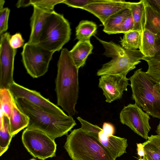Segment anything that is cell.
Segmentation results:
<instances>
[{
	"label": "cell",
	"mask_w": 160,
	"mask_h": 160,
	"mask_svg": "<svg viewBox=\"0 0 160 160\" xmlns=\"http://www.w3.org/2000/svg\"><path fill=\"white\" fill-rule=\"evenodd\" d=\"M9 118L11 134L13 137L20 131L27 127L29 124L28 117L19 109L15 99L13 103L11 112Z\"/></svg>",
	"instance_id": "17"
},
{
	"label": "cell",
	"mask_w": 160,
	"mask_h": 160,
	"mask_svg": "<svg viewBox=\"0 0 160 160\" xmlns=\"http://www.w3.org/2000/svg\"><path fill=\"white\" fill-rule=\"evenodd\" d=\"M54 53L37 44L25 43L21 54L27 72L33 78L44 75L48 70Z\"/></svg>",
	"instance_id": "7"
},
{
	"label": "cell",
	"mask_w": 160,
	"mask_h": 160,
	"mask_svg": "<svg viewBox=\"0 0 160 160\" xmlns=\"http://www.w3.org/2000/svg\"><path fill=\"white\" fill-rule=\"evenodd\" d=\"M106 0H64L62 2L68 6L83 9L88 5L104 2Z\"/></svg>",
	"instance_id": "28"
},
{
	"label": "cell",
	"mask_w": 160,
	"mask_h": 160,
	"mask_svg": "<svg viewBox=\"0 0 160 160\" xmlns=\"http://www.w3.org/2000/svg\"><path fill=\"white\" fill-rule=\"evenodd\" d=\"M142 33L138 31H131L124 34L120 41L122 46L129 50L140 49L141 44Z\"/></svg>",
	"instance_id": "23"
},
{
	"label": "cell",
	"mask_w": 160,
	"mask_h": 160,
	"mask_svg": "<svg viewBox=\"0 0 160 160\" xmlns=\"http://www.w3.org/2000/svg\"><path fill=\"white\" fill-rule=\"evenodd\" d=\"M151 145L160 154V135H152L146 141Z\"/></svg>",
	"instance_id": "33"
},
{
	"label": "cell",
	"mask_w": 160,
	"mask_h": 160,
	"mask_svg": "<svg viewBox=\"0 0 160 160\" xmlns=\"http://www.w3.org/2000/svg\"><path fill=\"white\" fill-rule=\"evenodd\" d=\"M155 132L157 134L160 135V121L159 122L158 125L157 126Z\"/></svg>",
	"instance_id": "39"
},
{
	"label": "cell",
	"mask_w": 160,
	"mask_h": 160,
	"mask_svg": "<svg viewBox=\"0 0 160 160\" xmlns=\"http://www.w3.org/2000/svg\"><path fill=\"white\" fill-rule=\"evenodd\" d=\"M71 29L63 16L53 11L48 17L37 44L54 53L70 40Z\"/></svg>",
	"instance_id": "6"
},
{
	"label": "cell",
	"mask_w": 160,
	"mask_h": 160,
	"mask_svg": "<svg viewBox=\"0 0 160 160\" xmlns=\"http://www.w3.org/2000/svg\"><path fill=\"white\" fill-rule=\"evenodd\" d=\"M9 90L14 98H24L33 104L49 112L64 114L65 112L49 99L36 91L30 90L14 82Z\"/></svg>",
	"instance_id": "11"
},
{
	"label": "cell",
	"mask_w": 160,
	"mask_h": 160,
	"mask_svg": "<svg viewBox=\"0 0 160 160\" xmlns=\"http://www.w3.org/2000/svg\"><path fill=\"white\" fill-rule=\"evenodd\" d=\"M17 105L28 118L27 128L44 132L54 140L67 135L77 124L72 116L46 111L24 98H15Z\"/></svg>",
	"instance_id": "2"
},
{
	"label": "cell",
	"mask_w": 160,
	"mask_h": 160,
	"mask_svg": "<svg viewBox=\"0 0 160 160\" xmlns=\"http://www.w3.org/2000/svg\"><path fill=\"white\" fill-rule=\"evenodd\" d=\"M22 140L27 151L34 158L45 160L56 156L54 140L41 131L27 128L22 132Z\"/></svg>",
	"instance_id": "8"
},
{
	"label": "cell",
	"mask_w": 160,
	"mask_h": 160,
	"mask_svg": "<svg viewBox=\"0 0 160 160\" xmlns=\"http://www.w3.org/2000/svg\"><path fill=\"white\" fill-rule=\"evenodd\" d=\"M128 78L121 75H105L99 78L98 87L101 88L108 103L121 99L127 91Z\"/></svg>",
	"instance_id": "12"
},
{
	"label": "cell",
	"mask_w": 160,
	"mask_h": 160,
	"mask_svg": "<svg viewBox=\"0 0 160 160\" xmlns=\"http://www.w3.org/2000/svg\"><path fill=\"white\" fill-rule=\"evenodd\" d=\"M137 160H148L145 155L143 157L139 158Z\"/></svg>",
	"instance_id": "41"
},
{
	"label": "cell",
	"mask_w": 160,
	"mask_h": 160,
	"mask_svg": "<svg viewBox=\"0 0 160 160\" xmlns=\"http://www.w3.org/2000/svg\"></svg>",
	"instance_id": "44"
},
{
	"label": "cell",
	"mask_w": 160,
	"mask_h": 160,
	"mask_svg": "<svg viewBox=\"0 0 160 160\" xmlns=\"http://www.w3.org/2000/svg\"><path fill=\"white\" fill-rule=\"evenodd\" d=\"M97 29V25L93 22L82 20L76 28V38L78 41H90V38L96 33Z\"/></svg>",
	"instance_id": "22"
},
{
	"label": "cell",
	"mask_w": 160,
	"mask_h": 160,
	"mask_svg": "<svg viewBox=\"0 0 160 160\" xmlns=\"http://www.w3.org/2000/svg\"><path fill=\"white\" fill-rule=\"evenodd\" d=\"M5 2V1L4 0H0V10L3 9V6Z\"/></svg>",
	"instance_id": "40"
},
{
	"label": "cell",
	"mask_w": 160,
	"mask_h": 160,
	"mask_svg": "<svg viewBox=\"0 0 160 160\" xmlns=\"http://www.w3.org/2000/svg\"><path fill=\"white\" fill-rule=\"evenodd\" d=\"M29 160H37L35 158H33L30 159Z\"/></svg>",
	"instance_id": "43"
},
{
	"label": "cell",
	"mask_w": 160,
	"mask_h": 160,
	"mask_svg": "<svg viewBox=\"0 0 160 160\" xmlns=\"http://www.w3.org/2000/svg\"><path fill=\"white\" fill-rule=\"evenodd\" d=\"M64 0H31L32 5L35 6L42 9L53 11L57 4L62 3Z\"/></svg>",
	"instance_id": "27"
},
{
	"label": "cell",
	"mask_w": 160,
	"mask_h": 160,
	"mask_svg": "<svg viewBox=\"0 0 160 160\" xmlns=\"http://www.w3.org/2000/svg\"><path fill=\"white\" fill-rule=\"evenodd\" d=\"M96 38L105 49L104 55L112 58L109 62L103 64L98 71V76L118 75L126 77L144 57L139 50L126 49L112 41L107 42Z\"/></svg>",
	"instance_id": "5"
},
{
	"label": "cell",
	"mask_w": 160,
	"mask_h": 160,
	"mask_svg": "<svg viewBox=\"0 0 160 160\" xmlns=\"http://www.w3.org/2000/svg\"><path fill=\"white\" fill-rule=\"evenodd\" d=\"M157 34L145 28L142 33L141 44L139 50L144 57L151 58L157 52L156 40Z\"/></svg>",
	"instance_id": "19"
},
{
	"label": "cell",
	"mask_w": 160,
	"mask_h": 160,
	"mask_svg": "<svg viewBox=\"0 0 160 160\" xmlns=\"http://www.w3.org/2000/svg\"><path fill=\"white\" fill-rule=\"evenodd\" d=\"M11 36L8 32H6L0 36V89H9L15 82L13 73L17 49L12 48L10 44Z\"/></svg>",
	"instance_id": "10"
},
{
	"label": "cell",
	"mask_w": 160,
	"mask_h": 160,
	"mask_svg": "<svg viewBox=\"0 0 160 160\" xmlns=\"http://www.w3.org/2000/svg\"><path fill=\"white\" fill-rule=\"evenodd\" d=\"M142 60L147 62L148 68L145 72L155 82L160 84V61L144 57Z\"/></svg>",
	"instance_id": "26"
},
{
	"label": "cell",
	"mask_w": 160,
	"mask_h": 160,
	"mask_svg": "<svg viewBox=\"0 0 160 160\" xmlns=\"http://www.w3.org/2000/svg\"><path fill=\"white\" fill-rule=\"evenodd\" d=\"M77 119L81 124V127L80 128L85 132L98 134V133L102 130V129L99 126L90 123L80 117H77Z\"/></svg>",
	"instance_id": "30"
},
{
	"label": "cell",
	"mask_w": 160,
	"mask_h": 160,
	"mask_svg": "<svg viewBox=\"0 0 160 160\" xmlns=\"http://www.w3.org/2000/svg\"><path fill=\"white\" fill-rule=\"evenodd\" d=\"M121 123L129 127L135 133L148 140L151 128L149 124V115L135 103L125 106L120 113Z\"/></svg>",
	"instance_id": "9"
},
{
	"label": "cell",
	"mask_w": 160,
	"mask_h": 160,
	"mask_svg": "<svg viewBox=\"0 0 160 160\" xmlns=\"http://www.w3.org/2000/svg\"><path fill=\"white\" fill-rule=\"evenodd\" d=\"M134 25V21L131 12L120 25L118 29L117 33L127 32L132 31Z\"/></svg>",
	"instance_id": "31"
},
{
	"label": "cell",
	"mask_w": 160,
	"mask_h": 160,
	"mask_svg": "<svg viewBox=\"0 0 160 160\" xmlns=\"http://www.w3.org/2000/svg\"><path fill=\"white\" fill-rule=\"evenodd\" d=\"M128 8L132 16L134 25L132 31H138L142 33L146 28V17L145 0L138 2H129Z\"/></svg>",
	"instance_id": "16"
},
{
	"label": "cell",
	"mask_w": 160,
	"mask_h": 160,
	"mask_svg": "<svg viewBox=\"0 0 160 160\" xmlns=\"http://www.w3.org/2000/svg\"><path fill=\"white\" fill-rule=\"evenodd\" d=\"M129 2L122 0H106L102 2L88 5L82 9L97 17L103 25L111 16L128 8Z\"/></svg>",
	"instance_id": "13"
},
{
	"label": "cell",
	"mask_w": 160,
	"mask_h": 160,
	"mask_svg": "<svg viewBox=\"0 0 160 160\" xmlns=\"http://www.w3.org/2000/svg\"><path fill=\"white\" fill-rule=\"evenodd\" d=\"M156 45L157 52L154 56L151 58V59L160 61V34L157 35L156 40Z\"/></svg>",
	"instance_id": "36"
},
{
	"label": "cell",
	"mask_w": 160,
	"mask_h": 160,
	"mask_svg": "<svg viewBox=\"0 0 160 160\" xmlns=\"http://www.w3.org/2000/svg\"><path fill=\"white\" fill-rule=\"evenodd\" d=\"M130 13V10L127 8L112 16L103 25V31L108 34H117L119 27Z\"/></svg>",
	"instance_id": "20"
},
{
	"label": "cell",
	"mask_w": 160,
	"mask_h": 160,
	"mask_svg": "<svg viewBox=\"0 0 160 160\" xmlns=\"http://www.w3.org/2000/svg\"><path fill=\"white\" fill-rule=\"evenodd\" d=\"M146 17V28L157 35L160 34V16L145 0Z\"/></svg>",
	"instance_id": "24"
},
{
	"label": "cell",
	"mask_w": 160,
	"mask_h": 160,
	"mask_svg": "<svg viewBox=\"0 0 160 160\" xmlns=\"http://www.w3.org/2000/svg\"><path fill=\"white\" fill-rule=\"evenodd\" d=\"M33 10L30 18L31 33L29 43L37 44L47 19L54 11L44 9L33 6Z\"/></svg>",
	"instance_id": "14"
},
{
	"label": "cell",
	"mask_w": 160,
	"mask_h": 160,
	"mask_svg": "<svg viewBox=\"0 0 160 160\" xmlns=\"http://www.w3.org/2000/svg\"><path fill=\"white\" fill-rule=\"evenodd\" d=\"M31 5H32L31 0H20L16 4L17 8L26 7Z\"/></svg>",
	"instance_id": "37"
},
{
	"label": "cell",
	"mask_w": 160,
	"mask_h": 160,
	"mask_svg": "<svg viewBox=\"0 0 160 160\" xmlns=\"http://www.w3.org/2000/svg\"><path fill=\"white\" fill-rule=\"evenodd\" d=\"M12 138L10 132L9 118L5 115L0 114V156H1L8 149Z\"/></svg>",
	"instance_id": "21"
},
{
	"label": "cell",
	"mask_w": 160,
	"mask_h": 160,
	"mask_svg": "<svg viewBox=\"0 0 160 160\" xmlns=\"http://www.w3.org/2000/svg\"><path fill=\"white\" fill-rule=\"evenodd\" d=\"M99 141L115 159L126 153L127 140L124 138L113 135L106 137L102 130L98 133Z\"/></svg>",
	"instance_id": "15"
},
{
	"label": "cell",
	"mask_w": 160,
	"mask_h": 160,
	"mask_svg": "<svg viewBox=\"0 0 160 160\" xmlns=\"http://www.w3.org/2000/svg\"><path fill=\"white\" fill-rule=\"evenodd\" d=\"M93 47L90 41H78L69 51L78 68L83 67L88 56L92 52Z\"/></svg>",
	"instance_id": "18"
},
{
	"label": "cell",
	"mask_w": 160,
	"mask_h": 160,
	"mask_svg": "<svg viewBox=\"0 0 160 160\" xmlns=\"http://www.w3.org/2000/svg\"><path fill=\"white\" fill-rule=\"evenodd\" d=\"M102 129L103 133L107 137L113 135L115 132L114 126L108 122L103 123Z\"/></svg>",
	"instance_id": "34"
},
{
	"label": "cell",
	"mask_w": 160,
	"mask_h": 160,
	"mask_svg": "<svg viewBox=\"0 0 160 160\" xmlns=\"http://www.w3.org/2000/svg\"><path fill=\"white\" fill-rule=\"evenodd\" d=\"M64 147L72 160H116L100 142L98 134L81 128L71 131Z\"/></svg>",
	"instance_id": "3"
},
{
	"label": "cell",
	"mask_w": 160,
	"mask_h": 160,
	"mask_svg": "<svg viewBox=\"0 0 160 160\" xmlns=\"http://www.w3.org/2000/svg\"><path fill=\"white\" fill-rule=\"evenodd\" d=\"M137 147L138 154L139 157L141 158L145 155L144 148L142 144H137Z\"/></svg>",
	"instance_id": "38"
},
{
	"label": "cell",
	"mask_w": 160,
	"mask_h": 160,
	"mask_svg": "<svg viewBox=\"0 0 160 160\" xmlns=\"http://www.w3.org/2000/svg\"><path fill=\"white\" fill-rule=\"evenodd\" d=\"M24 40L22 35L19 32H17L11 36L9 42L11 47L16 49L23 46Z\"/></svg>",
	"instance_id": "32"
},
{
	"label": "cell",
	"mask_w": 160,
	"mask_h": 160,
	"mask_svg": "<svg viewBox=\"0 0 160 160\" xmlns=\"http://www.w3.org/2000/svg\"><path fill=\"white\" fill-rule=\"evenodd\" d=\"M57 67L55 81L57 105L72 117L77 112L75 106L79 94V69L67 48L62 49Z\"/></svg>",
	"instance_id": "1"
},
{
	"label": "cell",
	"mask_w": 160,
	"mask_h": 160,
	"mask_svg": "<svg viewBox=\"0 0 160 160\" xmlns=\"http://www.w3.org/2000/svg\"><path fill=\"white\" fill-rule=\"evenodd\" d=\"M146 1L150 6L160 16V0Z\"/></svg>",
	"instance_id": "35"
},
{
	"label": "cell",
	"mask_w": 160,
	"mask_h": 160,
	"mask_svg": "<svg viewBox=\"0 0 160 160\" xmlns=\"http://www.w3.org/2000/svg\"><path fill=\"white\" fill-rule=\"evenodd\" d=\"M131 98L135 103L154 118L160 119V92L159 84L139 68L129 78Z\"/></svg>",
	"instance_id": "4"
},
{
	"label": "cell",
	"mask_w": 160,
	"mask_h": 160,
	"mask_svg": "<svg viewBox=\"0 0 160 160\" xmlns=\"http://www.w3.org/2000/svg\"><path fill=\"white\" fill-rule=\"evenodd\" d=\"M10 10L8 8L0 10V36L5 33L8 28V20Z\"/></svg>",
	"instance_id": "29"
},
{
	"label": "cell",
	"mask_w": 160,
	"mask_h": 160,
	"mask_svg": "<svg viewBox=\"0 0 160 160\" xmlns=\"http://www.w3.org/2000/svg\"><path fill=\"white\" fill-rule=\"evenodd\" d=\"M158 88L160 92V84H159L158 85Z\"/></svg>",
	"instance_id": "42"
},
{
	"label": "cell",
	"mask_w": 160,
	"mask_h": 160,
	"mask_svg": "<svg viewBox=\"0 0 160 160\" xmlns=\"http://www.w3.org/2000/svg\"><path fill=\"white\" fill-rule=\"evenodd\" d=\"M15 98L9 89H0V114L9 118Z\"/></svg>",
	"instance_id": "25"
}]
</instances>
